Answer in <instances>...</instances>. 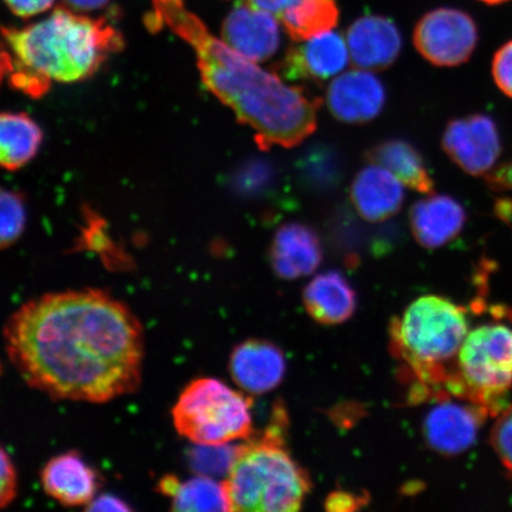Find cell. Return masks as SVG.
Returning a JSON list of instances; mask_svg holds the SVG:
<instances>
[{"instance_id": "obj_1", "label": "cell", "mask_w": 512, "mask_h": 512, "mask_svg": "<svg viewBox=\"0 0 512 512\" xmlns=\"http://www.w3.org/2000/svg\"><path fill=\"white\" fill-rule=\"evenodd\" d=\"M3 337L22 380L56 400L106 403L142 382L143 326L130 307L98 288L29 300L9 317Z\"/></svg>"}, {"instance_id": "obj_2", "label": "cell", "mask_w": 512, "mask_h": 512, "mask_svg": "<svg viewBox=\"0 0 512 512\" xmlns=\"http://www.w3.org/2000/svg\"><path fill=\"white\" fill-rule=\"evenodd\" d=\"M150 28H169L194 49L202 81L252 128L262 150L302 144L316 131L320 100L303 87L287 86L277 75L236 53L215 37L184 0H152Z\"/></svg>"}, {"instance_id": "obj_3", "label": "cell", "mask_w": 512, "mask_h": 512, "mask_svg": "<svg viewBox=\"0 0 512 512\" xmlns=\"http://www.w3.org/2000/svg\"><path fill=\"white\" fill-rule=\"evenodd\" d=\"M4 72L12 86L31 96L46 94L51 82L92 76L108 56L124 46L120 32L102 17L93 19L56 9L28 27L4 28Z\"/></svg>"}, {"instance_id": "obj_4", "label": "cell", "mask_w": 512, "mask_h": 512, "mask_svg": "<svg viewBox=\"0 0 512 512\" xmlns=\"http://www.w3.org/2000/svg\"><path fill=\"white\" fill-rule=\"evenodd\" d=\"M469 319L464 307L443 297L425 296L409 305L390 325V348L402 363L403 379L414 403L451 395V379Z\"/></svg>"}, {"instance_id": "obj_5", "label": "cell", "mask_w": 512, "mask_h": 512, "mask_svg": "<svg viewBox=\"0 0 512 512\" xmlns=\"http://www.w3.org/2000/svg\"><path fill=\"white\" fill-rule=\"evenodd\" d=\"M286 414L274 411L261 437L238 446L224 480L230 511L294 512L302 509L311 479L285 447Z\"/></svg>"}, {"instance_id": "obj_6", "label": "cell", "mask_w": 512, "mask_h": 512, "mask_svg": "<svg viewBox=\"0 0 512 512\" xmlns=\"http://www.w3.org/2000/svg\"><path fill=\"white\" fill-rule=\"evenodd\" d=\"M446 388L489 416L501 413L512 389V329L485 324L469 331Z\"/></svg>"}, {"instance_id": "obj_7", "label": "cell", "mask_w": 512, "mask_h": 512, "mask_svg": "<svg viewBox=\"0 0 512 512\" xmlns=\"http://www.w3.org/2000/svg\"><path fill=\"white\" fill-rule=\"evenodd\" d=\"M252 401L213 377H200L182 390L172 421L181 437L196 446H222L253 434Z\"/></svg>"}, {"instance_id": "obj_8", "label": "cell", "mask_w": 512, "mask_h": 512, "mask_svg": "<svg viewBox=\"0 0 512 512\" xmlns=\"http://www.w3.org/2000/svg\"><path fill=\"white\" fill-rule=\"evenodd\" d=\"M478 28L466 12L440 8L416 23L413 42L425 60L437 67H457L471 59L478 43Z\"/></svg>"}, {"instance_id": "obj_9", "label": "cell", "mask_w": 512, "mask_h": 512, "mask_svg": "<svg viewBox=\"0 0 512 512\" xmlns=\"http://www.w3.org/2000/svg\"><path fill=\"white\" fill-rule=\"evenodd\" d=\"M427 412L422 433L426 444L441 456H459L475 445L489 414L473 403L446 395Z\"/></svg>"}, {"instance_id": "obj_10", "label": "cell", "mask_w": 512, "mask_h": 512, "mask_svg": "<svg viewBox=\"0 0 512 512\" xmlns=\"http://www.w3.org/2000/svg\"><path fill=\"white\" fill-rule=\"evenodd\" d=\"M441 145L452 162L472 176L488 175L502 152L495 121L484 114L451 120Z\"/></svg>"}, {"instance_id": "obj_11", "label": "cell", "mask_w": 512, "mask_h": 512, "mask_svg": "<svg viewBox=\"0 0 512 512\" xmlns=\"http://www.w3.org/2000/svg\"><path fill=\"white\" fill-rule=\"evenodd\" d=\"M349 54L347 40L330 31L288 48L277 69L287 80L322 83L347 67Z\"/></svg>"}, {"instance_id": "obj_12", "label": "cell", "mask_w": 512, "mask_h": 512, "mask_svg": "<svg viewBox=\"0 0 512 512\" xmlns=\"http://www.w3.org/2000/svg\"><path fill=\"white\" fill-rule=\"evenodd\" d=\"M387 94L383 83L369 70H350L339 75L326 91V105L345 124H367L379 117Z\"/></svg>"}, {"instance_id": "obj_13", "label": "cell", "mask_w": 512, "mask_h": 512, "mask_svg": "<svg viewBox=\"0 0 512 512\" xmlns=\"http://www.w3.org/2000/svg\"><path fill=\"white\" fill-rule=\"evenodd\" d=\"M222 40L246 59L264 62L279 49V19L271 12L236 5L223 23Z\"/></svg>"}, {"instance_id": "obj_14", "label": "cell", "mask_w": 512, "mask_h": 512, "mask_svg": "<svg viewBox=\"0 0 512 512\" xmlns=\"http://www.w3.org/2000/svg\"><path fill=\"white\" fill-rule=\"evenodd\" d=\"M351 62L355 67L380 72L398 60L402 49L400 30L392 19L369 15L356 19L347 31Z\"/></svg>"}, {"instance_id": "obj_15", "label": "cell", "mask_w": 512, "mask_h": 512, "mask_svg": "<svg viewBox=\"0 0 512 512\" xmlns=\"http://www.w3.org/2000/svg\"><path fill=\"white\" fill-rule=\"evenodd\" d=\"M229 371L234 382L246 393L266 394L284 380L286 358L277 345L249 339L234 348L229 358Z\"/></svg>"}, {"instance_id": "obj_16", "label": "cell", "mask_w": 512, "mask_h": 512, "mask_svg": "<svg viewBox=\"0 0 512 512\" xmlns=\"http://www.w3.org/2000/svg\"><path fill=\"white\" fill-rule=\"evenodd\" d=\"M275 274L294 280L318 270L323 261V247L316 230L304 222H288L275 232L270 248Z\"/></svg>"}, {"instance_id": "obj_17", "label": "cell", "mask_w": 512, "mask_h": 512, "mask_svg": "<svg viewBox=\"0 0 512 512\" xmlns=\"http://www.w3.org/2000/svg\"><path fill=\"white\" fill-rule=\"evenodd\" d=\"M44 492L64 507H87L99 489V476L78 452L49 460L41 471Z\"/></svg>"}, {"instance_id": "obj_18", "label": "cell", "mask_w": 512, "mask_h": 512, "mask_svg": "<svg viewBox=\"0 0 512 512\" xmlns=\"http://www.w3.org/2000/svg\"><path fill=\"white\" fill-rule=\"evenodd\" d=\"M402 183L382 166L370 164L355 176L350 200L357 214L371 223L392 219L405 202Z\"/></svg>"}, {"instance_id": "obj_19", "label": "cell", "mask_w": 512, "mask_h": 512, "mask_svg": "<svg viewBox=\"0 0 512 512\" xmlns=\"http://www.w3.org/2000/svg\"><path fill=\"white\" fill-rule=\"evenodd\" d=\"M466 211L448 195H434L415 202L409 210V224L419 245L428 249L444 247L462 233Z\"/></svg>"}, {"instance_id": "obj_20", "label": "cell", "mask_w": 512, "mask_h": 512, "mask_svg": "<svg viewBox=\"0 0 512 512\" xmlns=\"http://www.w3.org/2000/svg\"><path fill=\"white\" fill-rule=\"evenodd\" d=\"M303 299L307 313L315 322L323 325L347 322L357 306L354 288L336 271L313 278L305 287Z\"/></svg>"}, {"instance_id": "obj_21", "label": "cell", "mask_w": 512, "mask_h": 512, "mask_svg": "<svg viewBox=\"0 0 512 512\" xmlns=\"http://www.w3.org/2000/svg\"><path fill=\"white\" fill-rule=\"evenodd\" d=\"M366 159L370 164L382 166L392 172L409 189L420 194H432L434 190V181L424 156L407 140H383L370 147L366 152Z\"/></svg>"}, {"instance_id": "obj_22", "label": "cell", "mask_w": 512, "mask_h": 512, "mask_svg": "<svg viewBox=\"0 0 512 512\" xmlns=\"http://www.w3.org/2000/svg\"><path fill=\"white\" fill-rule=\"evenodd\" d=\"M158 489L170 499L172 511H230L226 486L213 477L179 480L168 475L159 480Z\"/></svg>"}, {"instance_id": "obj_23", "label": "cell", "mask_w": 512, "mask_h": 512, "mask_svg": "<svg viewBox=\"0 0 512 512\" xmlns=\"http://www.w3.org/2000/svg\"><path fill=\"white\" fill-rule=\"evenodd\" d=\"M294 174L305 190L313 194H329L343 181L344 162L341 152L328 143L312 144L294 162Z\"/></svg>"}, {"instance_id": "obj_24", "label": "cell", "mask_w": 512, "mask_h": 512, "mask_svg": "<svg viewBox=\"0 0 512 512\" xmlns=\"http://www.w3.org/2000/svg\"><path fill=\"white\" fill-rule=\"evenodd\" d=\"M41 128L24 113H3L0 120V162L15 171L36 156L42 143Z\"/></svg>"}, {"instance_id": "obj_25", "label": "cell", "mask_w": 512, "mask_h": 512, "mask_svg": "<svg viewBox=\"0 0 512 512\" xmlns=\"http://www.w3.org/2000/svg\"><path fill=\"white\" fill-rule=\"evenodd\" d=\"M286 34L299 43L332 31L339 21L336 0H297L279 16Z\"/></svg>"}, {"instance_id": "obj_26", "label": "cell", "mask_w": 512, "mask_h": 512, "mask_svg": "<svg viewBox=\"0 0 512 512\" xmlns=\"http://www.w3.org/2000/svg\"><path fill=\"white\" fill-rule=\"evenodd\" d=\"M0 216H2V248H8L19 239L27 222V211H25L23 197L15 191L3 190L0 200Z\"/></svg>"}, {"instance_id": "obj_27", "label": "cell", "mask_w": 512, "mask_h": 512, "mask_svg": "<svg viewBox=\"0 0 512 512\" xmlns=\"http://www.w3.org/2000/svg\"><path fill=\"white\" fill-rule=\"evenodd\" d=\"M238 446H198L191 456V465L203 476L224 475L232 466Z\"/></svg>"}, {"instance_id": "obj_28", "label": "cell", "mask_w": 512, "mask_h": 512, "mask_svg": "<svg viewBox=\"0 0 512 512\" xmlns=\"http://www.w3.org/2000/svg\"><path fill=\"white\" fill-rule=\"evenodd\" d=\"M491 431V445L512 479V405L505 407Z\"/></svg>"}, {"instance_id": "obj_29", "label": "cell", "mask_w": 512, "mask_h": 512, "mask_svg": "<svg viewBox=\"0 0 512 512\" xmlns=\"http://www.w3.org/2000/svg\"><path fill=\"white\" fill-rule=\"evenodd\" d=\"M492 76L501 92L512 99V41L497 50L492 60Z\"/></svg>"}, {"instance_id": "obj_30", "label": "cell", "mask_w": 512, "mask_h": 512, "mask_svg": "<svg viewBox=\"0 0 512 512\" xmlns=\"http://www.w3.org/2000/svg\"><path fill=\"white\" fill-rule=\"evenodd\" d=\"M0 465V507L3 509L14 502L17 496V473L8 453L2 450Z\"/></svg>"}, {"instance_id": "obj_31", "label": "cell", "mask_w": 512, "mask_h": 512, "mask_svg": "<svg viewBox=\"0 0 512 512\" xmlns=\"http://www.w3.org/2000/svg\"><path fill=\"white\" fill-rule=\"evenodd\" d=\"M4 2L16 16L28 18L49 10L55 0H4Z\"/></svg>"}, {"instance_id": "obj_32", "label": "cell", "mask_w": 512, "mask_h": 512, "mask_svg": "<svg viewBox=\"0 0 512 512\" xmlns=\"http://www.w3.org/2000/svg\"><path fill=\"white\" fill-rule=\"evenodd\" d=\"M366 499L349 492H334L326 499V509L331 511H350L360 509Z\"/></svg>"}, {"instance_id": "obj_33", "label": "cell", "mask_w": 512, "mask_h": 512, "mask_svg": "<svg viewBox=\"0 0 512 512\" xmlns=\"http://www.w3.org/2000/svg\"><path fill=\"white\" fill-rule=\"evenodd\" d=\"M232 2L236 5H247L255 9L271 12V14L279 18L288 6L296 3L297 0H232Z\"/></svg>"}, {"instance_id": "obj_34", "label": "cell", "mask_w": 512, "mask_h": 512, "mask_svg": "<svg viewBox=\"0 0 512 512\" xmlns=\"http://www.w3.org/2000/svg\"><path fill=\"white\" fill-rule=\"evenodd\" d=\"M486 183L494 190H512V163L499 166L486 175Z\"/></svg>"}, {"instance_id": "obj_35", "label": "cell", "mask_w": 512, "mask_h": 512, "mask_svg": "<svg viewBox=\"0 0 512 512\" xmlns=\"http://www.w3.org/2000/svg\"><path fill=\"white\" fill-rule=\"evenodd\" d=\"M87 511H131L130 505L118 497L102 495L93 499L85 508Z\"/></svg>"}, {"instance_id": "obj_36", "label": "cell", "mask_w": 512, "mask_h": 512, "mask_svg": "<svg viewBox=\"0 0 512 512\" xmlns=\"http://www.w3.org/2000/svg\"><path fill=\"white\" fill-rule=\"evenodd\" d=\"M110 0H64L69 9L75 11H93L104 8Z\"/></svg>"}, {"instance_id": "obj_37", "label": "cell", "mask_w": 512, "mask_h": 512, "mask_svg": "<svg viewBox=\"0 0 512 512\" xmlns=\"http://www.w3.org/2000/svg\"><path fill=\"white\" fill-rule=\"evenodd\" d=\"M479 2L488 4V5H499V4L510 2V0H479Z\"/></svg>"}]
</instances>
